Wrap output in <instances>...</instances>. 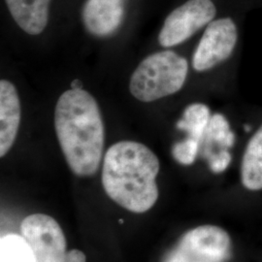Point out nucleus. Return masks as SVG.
I'll return each instance as SVG.
<instances>
[{"instance_id": "nucleus-1", "label": "nucleus", "mask_w": 262, "mask_h": 262, "mask_svg": "<svg viewBox=\"0 0 262 262\" xmlns=\"http://www.w3.org/2000/svg\"><path fill=\"white\" fill-rule=\"evenodd\" d=\"M55 127L59 146L72 172L93 176L103 156V120L98 104L83 89L61 94L55 111Z\"/></svg>"}, {"instance_id": "nucleus-2", "label": "nucleus", "mask_w": 262, "mask_h": 262, "mask_svg": "<svg viewBox=\"0 0 262 262\" xmlns=\"http://www.w3.org/2000/svg\"><path fill=\"white\" fill-rule=\"evenodd\" d=\"M159 160L154 151L134 141H121L105 154L102 185L107 195L132 213L143 214L159 198Z\"/></svg>"}, {"instance_id": "nucleus-3", "label": "nucleus", "mask_w": 262, "mask_h": 262, "mask_svg": "<svg viewBox=\"0 0 262 262\" xmlns=\"http://www.w3.org/2000/svg\"><path fill=\"white\" fill-rule=\"evenodd\" d=\"M188 62L172 51L146 57L131 76L129 91L142 102H152L176 94L187 80Z\"/></svg>"}, {"instance_id": "nucleus-4", "label": "nucleus", "mask_w": 262, "mask_h": 262, "mask_svg": "<svg viewBox=\"0 0 262 262\" xmlns=\"http://www.w3.org/2000/svg\"><path fill=\"white\" fill-rule=\"evenodd\" d=\"M216 9L211 0H188L174 10L165 19L159 35L164 48L184 43L215 18Z\"/></svg>"}, {"instance_id": "nucleus-5", "label": "nucleus", "mask_w": 262, "mask_h": 262, "mask_svg": "<svg viewBox=\"0 0 262 262\" xmlns=\"http://www.w3.org/2000/svg\"><path fill=\"white\" fill-rule=\"evenodd\" d=\"M20 233L31 247L36 262H66V236L51 215H28L20 224Z\"/></svg>"}, {"instance_id": "nucleus-6", "label": "nucleus", "mask_w": 262, "mask_h": 262, "mask_svg": "<svg viewBox=\"0 0 262 262\" xmlns=\"http://www.w3.org/2000/svg\"><path fill=\"white\" fill-rule=\"evenodd\" d=\"M229 250L230 238L224 229L202 225L184 235L172 251L183 262H224Z\"/></svg>"}, {"instance_id": "nucleus-7", "label": "nucleus", "mask_w": 262, "mask_h": 262, "mask_svg": "<svg viewBox=\"0 0 262 262\" xmlns=\"http://www.w3.org/2000/svg\"><path fill=\"white\" fill-rule=\"evenodd\" d=\"M238 40L233 19H215L207 27L192 57L193 68L203 72L225 61L232 55Z\"/></svg>"}, {"instance_id": "nucleus-8", "label": "nucleus", "mask_w": 262, "mask_h": 262, "mask_svg": "<svg viewBox=\"0 0 262 262\" xmlns=\"http://www.w3.org/2000/svg\"><path fill=\"white\" fill-rule=\"evenodd\" d=\"M20 123V103L15 85L0 82V157L3 158L16 140Z\"/></svg>"}, {"instance_id": "nucleus-9", "label": "nucleus", "mask_w": 262, "mask_h": 262, "mask_svg": "<svg viewBox=\"0 0 262 262\" xmlns=\"http://www.w3.org/2000/svg\"><path fill=\"white\" fill-rule=\"evenodd\" d=\"M122 0H88L83 9L84 26L96 36L113 33L122 24Z\"/></svg>"}, {"instance_id": "nucleus-10", "label": "nucleus", "mask_w": 262, "mask_h": 262, "mask_svg": "<svg viewBox=\"0 0 262 262\" xmlns=\"http://www.w3.org/2000/svg\"><path fill=\"white\" fill-rule=\"evenodd\" d=\"M17 25L30 35L44 31L49 19L51 0H5Z\"/></svg>"}, {"instance_id": "nucleus-11", "label": "nucleus", "mask_w": 262, "mask_h": 262, "mask_svg": "<svg viewBox=\"0 0 262 262\" xmlns=\"http://www.w3.org/2000/svg\"><path fill=\"white\" fill-rule=\"evenodd\" d=\"M241 176L244 187L251 190L262 189V124L247 145Z\"/></svg>"}, {"instance_id": "nucleus-12", "label": "nucleus", "mask_w": 262, "mask_h": 262, "mask_svg": "<svg viewBox=\"0 0 262 262\" xmlns=\"http://www.w3.org/2000/svg\"><path fill=\"white\" fill-rule=\"evenodd\" d=\"M211 120L210 110L205 104L188 105L183 114V119L177 122V128L187 131L188 137L200 143L203 139Z\"/></svg>"}, {"instance_id": "nucleus-13", "label": "nucleus", "mask_w": 262, "mask_h": 262, "mask_svg": "<svg viewBox=\"0 0 262 262\" xmlns=\"http://www.w3.org/2000/svg\"><path fill=\"white\" fill-rule=\"evenodd\" d=\"M0 261L36 262L35 255L23 235L7 234L0 240Z\"/></svg>"}, {"instance_id": "nucleus-14", "label": "nucleus", "mask_w": 262, "mask_h": 262, "mask_svg": "<svg viewBox=\"0 0 262 262\" xmlns=\"http://www.w3.org/2000/svg\"><path fill=\"white\" fill-rule=\"evenodd\" d=\"M206 146L204 148V156L210 150L212 144H215L225 150L231 148L234 145V133L230 129L228 121L222 114H215L211 117L204 137Z\"/></svg>"}, {"instance_id": "nucleus-15", "label": "nucleus", "mask_w": 262, "mask_h": 262, "mask_svg": "<svg viewBox=\"0 0 262 262\" xmlns=\"http://www.w3.org/2000/svg\"><path fill=\"white\" fill-rule=\"evenodd\" d=\"M200 143L190 137L186 140L176 143L172 149V155L179 163L190 165L196 159Z\"/></svg>"}, {"instance_id": "nucleus-16", "label": "nucleus", "mask_w": 262, "mask_h": 262, "mask_svg": "<svg viewBox=\"0 0 262 262\" xmlns=\"http://www.w3.org/2000/svg\"><path fill=\"white\" fill-rule=\"evenodd\" d=\"M230 161H231V155L227 150H222L208 159L210 169L214 173L224 172L230 164Z\"/></svg>"}, {"instance_id": "nucleus-17", "label": "nucleus", "mask_w": 262, "mask_h": 262, "mask_svg": "<svg viewBox=\"0 0 262 262\" xmlns=\"http://www.w3.org/2000/svg\"><path fill=\"white\" fill-rule=\"evenodd\" d=\"M85 255L79 250H71L66 253V262H85Z\"/></svg>"}, {"instance_id": "nucleus-18", "label": "nucleus", "mask_w": 262, "mask_h": 262, "mask_svg": "<svg viewBox=\"0 0 262 262\" xmlns=\"http://www.w3.org/2000/svg\"><path fill=\"white\" fill-rule=\"evenodd\" d=\"M82 86H83V84L79 80L73 81L71 84V89H74V90H80V89H82Z\"/></svg>"}]
</instances>
